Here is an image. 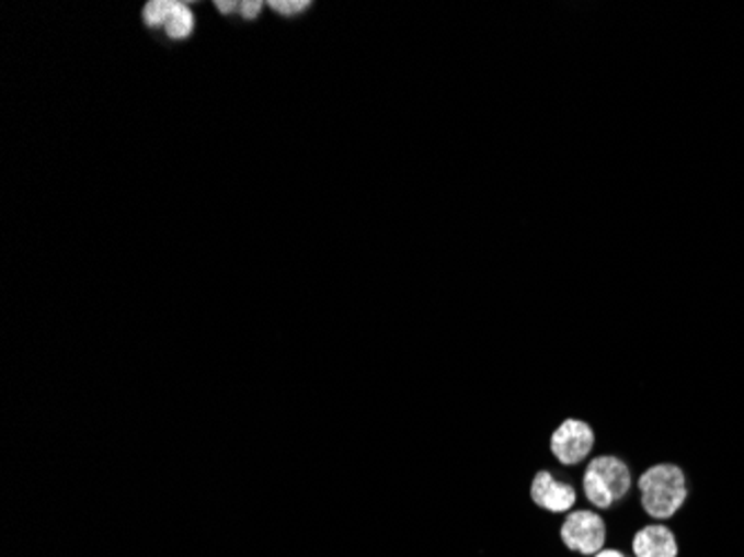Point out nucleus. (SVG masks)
I'll return each instance as SVG.
<instances>
[{
	"mask_svg": "<svg viewBox=\"0 0 744 557\" xmlns=\"http://www.w3.org/2000/svg\"><path fill=\"white\" fill-rule=\"evenodd\" d=\"M562 542L582 555H595L606 542V524L593 511H573L562 522Z\"/></svg>",
	"mask_w": 744,
	"mask_h": 557,
	"instance_id": "4",
	"label": "nucleus"
},
{
	"mask_svg": "<svg viewBox=\"0 0 744 557\" xmlns=\"http://www.w3.org/2000/svg\"><path fill=\"white\" fill-rule=\"evenodd\" d=\"M215 8H217L221 14H232V12L241 10V5H239V3H232V0H230V3H224V0H217Z\"/></svg>",
	"mask_w": 744,
	"mask_h": 557,
	"instance_id": "11",
	"label": "nucleus"
},
{
	"mask_svg": "<svg viewBox=\"0 0 744 557\" xmlns=\"http://www.w3.org/2000/svg\"><path fill=\"white\" fill-rule=\"evenodd\" d=\"M595 557H627V555H622L620 550H599V553H595Z\"/></svg>",
	"mask_w": 744,
	"mask_h": 557,
	"instance_id": "12",
	"label": "nucleus"
},
{
	"mask_svg": "<svg viewBox=\"0 0 744 557\" xmlns=\"http://www.w3.org/2000/svg\"><path fill=\"white\" fill-rule=\"evenodd\" d=\"M312 3H308V0H273L270 3V8H273L277 14H284V16H295V14H301L310 8Z\"/></svg>",
	"mask_w": 744,
	"mask_h": 557,
	"instance_id": "9",
	"label": "nucleus"
},
{
	"mask_svg": "<svg viewBox=\"0 0 744 557\" xmlns=\"http://www.w3.org/2000/svg\"><path fill=\"white\" fill-rule=\"evenodd\" d=\"M582 489L593 507L611 509L633 489V470L618 455H597L584 468Z\"/></svg>",
	"mask_w": 744,
	"mask_h": 557,
	"instance_id": "2",
	"label": "nucleus"
},
{
	"mask_svg": "<svg viewBox=\"0 0 744 557\" xmlns=\"http://www.w3.org/2000/svg\"><path fill=\"white\" fill-rule=\"evenodd\" d=\"M530 498L539 509L549 513H569L577 502L573 486L569 481H558L549 468L535 473L530 484Z\"/></svg>",
	"mask_w": 744,
	"mask_h": 557,
	"instance_id": "5",
	"label": "nucleus"
},
{
	"mask_svg": "<svg viewBox=\"0 0 744 557\" xmlns=\"http://www.w3.org/2000/svg\"><path fill=\"white\" fill-rule=\"evenodd\" d=\"M633 553L636 557H675L678 555V542L666 526L651 524L636 533Z\"/></svg>",
	"mask_w": 744,
	"mask_h": 557,
	"instance_id": "6",
	"label": "nucleus"
},
{
	"mask_svg": "<svg viewBox=\"0 0 744 557\" xmlns=\"http://www.w3.org/2000/svg\"><path fill=\"white\" fill-rule=\"evenodd\" d=\"M261 10H263V3H261V0H248V3H241V16L245 19V21H252V19H256L259 14H261Z\"/></svg>",
	"mask_w": 744,
	"mask_h": 557,
	"instance_id": "10",
	"label": "nucleus"
},
{
	"mask_svg": "<svg viewBox=\"0 0 744 557\" xmlns=\"http://www.w3.org/2000/svg\"><path fill=\"white\" fill-rule=\"evenodd\" d=\"M174 8H176L174 0H152V3H148L144 10V19L148 27H165Z\"/></svg>",
	"mask_w": 744,
	"mask_h": 557,
	"instance_id": "8",
	"label": "nucleus"
},
{
	"mask_svg": "<svg viewBox=\"0 0 744 557\" xmlns=\"http://www.w3.org/2000/svg\"><path fill=\"white\" fill-rule=\"evenodd\" d=\"M194 32V14L185 3H176L174 12L165 23V34L174 41H183Z\"/></svg>",
	"mask_w": 744,
	"mask_h": 557,
	"instance_id": "7",
	"label": "nucleus"
},
{
	"mask_svg": "<svg viewBox=\"0 0 744 557\" xmlns=\"http://www.w3.org/2000/svg\"><path fill=\"white\" fill-rule=\"evenodd\" d=\"M595 431L588 422L577 420V417H566V420L551 433V455L558 459L560 466L573 468L588 459L595 448Z\"/></svg>",
	"mask_w": 744,
	"mask_h": 557,
	"instance_id": "3",
	"label": "nucleus"
},
{
	"mask_svg": "<svg viewBox=\"0 0 744 557\" xmlns=\"http://www.w3.org/2000/svg\"><path fill=\"white\" fill-rule=\"evenodd\" d=\"M640 502L646 515L653 520H668L680 511L687 502L689 484L687 475L680 466L675 464H655L649 466L638 477Z\"/></svg>",
	"mask_w": 744,
	"mask_h": 557,
	"instance_id": "1",
	"label": "nucleus"
}]
</instances>
